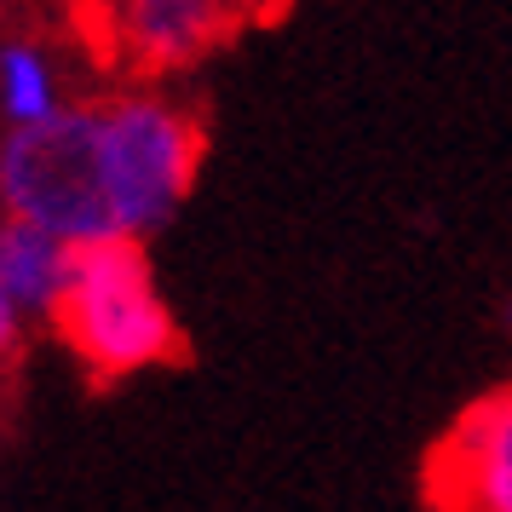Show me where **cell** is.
<instances>
[{"label": "cell", "instance_id": "obj_1", "mask_svg": "<svg viewBox=\"0 0 512 512\" xmlns=\"http://www.w3.org/2000/svg\"><path fill=\"white\" fill-rule=\"evenodd\" d=\"M58 340L75 351V363L93 380H127V374L162 369L185 351L179 317L167 311L162 288L150 277L144 236H93L75 242L64 294L52 305Z\"/></svg>", "mask_w": 512, "mask_h": 512}, {"label": "cell", "instance_id": "obj_2", "mask_svg": "<svg viewBox=\"0 0 512 512\" xmlns=\"http://www.w3.org/2000/svg\"><path fill=\"white\" fill-rule=\"evenodd\" d=\"M202 121L179 98L116 93L98 104V167L121 236H156L202 173Z\"/></svg>", "mask_w": 512, "mask_h": 512}, {"label": "cell", "instance_id": "obj_3", "mask_svg": "<svg viewBox=\"0 0 512 512\" xmlns=\"http://www.w3.org/2000/svg\"><path fill=\"white\" fill-rule=\"evenodd\" d=\"M0 213H24L70 242L121 236L98 167V104H64L0 133Z\"/></svg>", "mask_w": 512, "mask_h": 512}, {"label": "cell", "instance_id": "obj_4", "mask_svg": "<svg viewBox=\"0 0 512 512\" xmlns=\"http://www.w3.org/2000/svg\"><path fill=\"white\" fill-rule=\"evenodd\" d=\"M236 29L242 24H236V12L225 0H116L87 29V41L104 47V58L121 64L127 75L162 81V75L202 64Z\"/></svg>", "mask_w": 512, "mask_h": 512}, {"label": "cell", "instance_id": "obj_5", "mask_svg": "<svg viewBox=\"0 0 512 512\" xmlns=\"http://www.w3.org/2000/svg\"><path fill=\"white\" fill-rule=\"evenodd\" d=\"M432 507L512 512V386L472 403L426 466Z\"/></svg>", "mask_w": 512, "mask_h": 512}, {"label": "cell", "instance_id": "obj_6", "mask_svg": "<svg viewBox=\"0 0 512 512\" xmlns=\"http://www.w3.org/2000/svg\"><path fill=\"white\" fill-rule=\"evenodd\" d=\"M70 259H75L70 236L47 231L24 213H0V288L18 305L24 323L52 317V305L64 294V277H70Z\"/></svg>", "mask_w": 512, "mask_h": 512}, {"label": "cell", "instance_id": "obj_7", "mask_svg": "<svg viewBox=\"0 0 512 512\" xmlns=\"http://www.w3.org/2000/svg\"><path fill=\"white\" fill-rule=\"evenodd\" d=\"M52 110H64V93H58V64L47 58V47L6 41L0 47V121L29 127V121H47Z\"/></svg>", "mask_w": 512, "mask_h": 512}, {"label": "cell", "instance_id": "obj_8", "mask_svg": "<svg viewBox=\"0 0 512 512\" xmlns=\"http://www.w3.org/2000/svg\"><path fill=\"white\" fill-rule=\"evenodd\" d=\"M18 340H24V317H18V305L6 300V288H0V369L18 357Z\"/></svg>", "mask_w": 512, "mask_h": 512}, {"label": "cell", "instance_id": "obj_9", "mask_svg": "<svg viewBox=\"0 0 512 512\" xmlns=\"http://www.w3.org/2000/svg\"><path fill=\"white\" fill-rule=\"evenodd\" d=\"M236 12V24H254V18H271V12H282V0H225Z\"/></svg>", "mask_w": 512, "mask_h": 512}, {"label": "cell", "instance_id": "obj_10", "mask_svg": "<svg viewBox=\"0 0 512 512\" xmlns=\"http://www.w3.org/2000/svg\"><path fill=\"white\" fill-rule=\"evenodd\" d=\"M70 6H75V24H81V29H93L98 18H104V12L116 6V0H70Z\"/></svg>", "mask_w": 512, "mask_h": 512}]
</instances>
